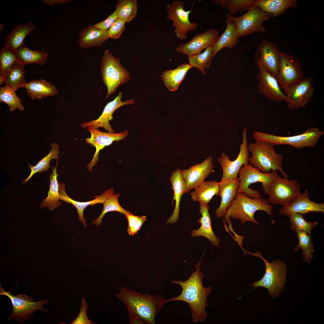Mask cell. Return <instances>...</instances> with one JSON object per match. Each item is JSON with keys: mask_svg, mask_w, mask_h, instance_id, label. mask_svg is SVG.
<instances>
[{"mask_svg": "<svg viewBox=\"0 0 324 324\" xmlns=\"http://www.w3.org/2000/svg\"><path fill=\"white\" fill-rule=\"evenodd\" d=\"M226 0H213L212 2L215 4H219L221 8L224 9L225 8Z\"/></svg>", "mask_w": 324, "mask_h": 324, "instance_id": "obj_51", "label": "cell"}, {"mask_svg": "<svg viewBox=\"0 0 324 324\" xmlns=\"http://www.w3.org/2000/svg\"><path fill=\"white\" fill-rule=\"evenodd\" d=\"M225 17L226 21L233 22L236 24L237 37L239 39L256 32L267 33L263 23L272 16V14L264 12L259 7L253 6L245 14L238 17L233 16L229 13L226 14Z\"/></svg>", "mask_w": 324, "mask_h": 324, "instance_id": "obj_9", "label": "cell"}, {"mask_svg": "<svg viewBox=\"0 0 324 324\" xmlns=\"http://www.w3.org/2000/svg\"><path fill=\"white\" fill-rule=\"evenodd\" d=\"M247 131V128L245 126L242 130V142L240 145L239 153L235 160H230L229 156L224 152L222 153L220 157L217 158L223 170L221 181L237 179L238 173L241 168L244 165L248 164L250 152L248 148Z\"/></svg>", "mask_w": 324, "mask_h": 324, "instance_id": "obj_15", "label": "cell"}, {"mask_svg": "<svg viewBox=\"0 0 324 324\" xmlns=\"http://www.w3.org/2000/svg\"><path fill=\"white\" fill-rule=\"evenodd\" d=\"M287 216L290 219V228L296 232H302L311 235L312 229L318 224L317 222H308L303 215L297 213H292Z\"/></svg>", "mask_w": 324, "mask_h": 324, "instance_id": "obj_43", "label": "cell"}, {"mask_svg": "<svg viewBox=\"0 0 324 324\" xmlns=\"http://www.w3.org/2000/svg\"><path fill=\"white\" fill-rule=\"evenodd\" d=\"M100 68L102 81L107 89L106 99L130 79L127 70L122 65L120 58L114 56L109 50L104 52Z\"/></svg>", "mask_w": 324, "mask_h": 324, "instance_id": "obj_5", "label": "cell"}, {"mask_svg": "<svg viewBox=\"0 0 324 324\" xmlns=\"http://www.w3.org/2000/svg\"><path fill=\"white\" fill-rule=\"evenodd\" d=\"M301 186L296 179L278 175L270 186L268 200L272 204L285 205L300 194Z\"/></svg>", "mask_w": 324, "mask_h": 324, "instance_id": "obj_12", "label": "cell"}, {"mask_svg": "<svg viewBox=\"0 0 324 324\" xmlns=\"http://www.w3.org/2000/svg\"><path fill=\"white\" fill-rule=\"evenodd\" d=\"M281 215L287 216L292 213L303 215L310 212H324V203H319L310 199L308 190L305 189L304 192L288 204L281 206L279 209Z\"/></svg>", "mask_w": 324, "mask_h": 324, "instance_id": "obj_22", "label": "cell"}, {"mask_svg": "<svg viewBox=\"0 0 324 324\" xmlns=\"http://www.w3.org/2000/svg\"><path fill=\"white\" fill-rule=\"evenodd\" d=\"M87 129L91 136L89 138L85 139L86 142L88 144L94 147L96 149L92 160L87 166L89 172H91L93 167L96 165L99 160L98 155L100 151L105 147L110 145L114 141L124 140L128 135V133L127 130L118 133L104 132L91 126L87 127Z\"/></svg>", "mask_w": 324, "mask_h": 324, "instance_id": "obj_16", "label": "cell"}, {"mask_svg": "<svg viewBox=\"0 0 324 324\" xmlns=\"http://www.w3.org/2000/svg\"><path fill=\"white\" fill-rule=\"evenodd\" d=\"M108 31L99 29L93 25L82 28L79 34L78 43L81 48L100 47L109 38Z\"/></svg>", "mask_w": 324, "mask_h": 324, "instance_id": "obj_24", "label": "cell"}, {"mask_svg": "<svg viewBox=\"0 0 324 324\" xmlns=\"http://www.w3.org/2000/svg\"><path fill=\"white\" fill-rule=\"evenodd\" d=\"M0 295H5L10 300L13 306V312L9 320H14L22 323L28 320L34 311L39 310L46 313L47 310L43 306L46 305L48 300L42 299L38 302H34V299L25 294H18L17 296L12 295L8 292L5 291L0 285Z\"/></svg>", "mask_w": 324, "mask_h": 324, "instance_id": "obj_10", "label": "cell"}, {"mask_svg": "<svg viewBox=\"0 0 324 324\" xmlns=\"http://www.w3.org/2000/svg\"><path fill=\"white\" fill-rule=\"evenodd\" d=\"M242 250L244 255L248 254L258 257L261 259L265 264V272L262 278L253 284H249L250 286H254L252 290L257 287H263L268 290L272 298L278 296L286 281L287 269L286 263L279 260H276L271 262H269L263 258L262 253L259 251L252 253L243 248Z\"/></svg>", "mask_w": 324, "mask_h": 324, "instance_id": "obj_6", "label": "cell"}, {"mask_svg": "<svg viewBox=\"0 0 324 324\" xmlns=\"http://www.w3.org/2000/svg\"><path fill=\"white\" fill-rule=\"evenodd\" d=\"M88 305L85 300L83 298L82 300L81 306L79 314L77 317L70 324H93L94 323L89 320L87 316L86 311Z\"/></svg>", "mask_w": 324, "mask_h": 324, "instance_id": "obj_48", "label": "cell"}, {"mask_svg": "<svg viewBox=\"0 0 324 324\" xmlns=\"http://www.w3.org/2000/svg\"><path fill=\"white\" fill-rule=\"evenodd\" d=\"M324 132L317 127H310L304 133L291 136H280L254 131L253 133L256 141L268 143L274 146L290 145L296 149L306 147H314Z\"/></svg>", "mask_w": 324, "mask_h": 324, "instance_id": "obj_8", "label": "cell"}, {"mask_svg": "<svg viewBox=\"0 0 324 324\" xmlns=\"http://www.w3.org/2000/svg\"><path fill=\"white\" fill-rule=\"evenodd\" d=\"M304 73L299 61L293 56L280 52L277 80L281 89L286 91L304 78Z\"/></svg>", "mask_w": 324, "mask_h": 324, "instance_id": "obj_13", "label": "cell"}, {"mask_svg": "<svg viewBox=\"0 0 324 324\" xmlns=\"http://www.w3.org/2000/svg\"><path fill=\"white\" fill-rule=\"evenodd\" d=\"M119 194H113L108 198L103 204V209L99 217L92 221V225H96L97 226L100 225L102 222L103 218L107 213L110 212L116 211L125 215L131 213L122 207L120 205L118 200Z\"/></svg>", "mask_w": 324, "mask_h": 324, "instance_id": "obj_41", "label": "cell"}, {"mask_svg": "<svg viewBox=\"0 0 324 324\" xmlns=\"http://www.w3.org/2000/svg\"><path fill=\"white\" fill-rule=\"evenodd\" d=\"M138 3L136 0H118L115 7L118 18L125 23L134 18L137 14Z\"/></svg>", "mask_w": 324, "mask_h": 324, "instance_id": "obj_38", "label": "cell"}, {"mask_svg": "<svg viewBox=\"0 0 324 324\" xmlns=\"http://www.w3.org/2000/svg\"><path fill=\"white\" fill-rule=\"evenodd\" d=\"M16 91L6 86L0 88V102L4 103L9 107V110L14 112L16 109L24 110L22 100L16 93Z\"/></svg>", "mask_w": 324, "mask_h": 324, "instance_id": "obj_42", "label": "cell"}, {"mask_svg": "<svg viewBox=\"0 0 324 324\" xmlns=\"http://www.w3.org/2000/svg\"><path fill=\"white\" fill-rule=\"evenodd\" d=\"M297 5L296 0H256L253 4L264 12L272 14L274 17L283 15L287 9Z\"/></svg>", "mask_w": 324, "mask_h": 324, "instance_id": "obj_30", "label": "cell"}, {"mask_svg": "<svg viewBox=\"0 0 324 324\" xmlns=\"http://www.w3.org/2000/svg\"><path fill=\"white\" fill-rule=\"evenodd\" d=\"M273 206L266 199L261 198H251L242 193H237L234 199L227 210L223 218L226 222L231 226L230 218L239 220L242 225L247 221L256 225L259 224L254 218L255 213L258 210L267 213L271 218L273 215Z\"/></svg>", "mask_w": 324, "mask_h": 324, "instance_id": "obj_3", "label": "cell"}, {"mask_svg": "<svg viewBox=\"0 0 324 324\" xmlns=\"http://www.w3.org/2000/svg\"><path fill=\"white\" fill-rule=\"evenodd\" d=\"M74 1L73 0H42L41 2L46 5L53 6L56 5L68 3Z\"/></svg>", "mask_w": 324, "mask_h": 324, "instance_id": "obj_50", "label": "cell"}, {"mask_svg": "<svg viewBox=\"0 0 324 324\" xmlns=\"http://www.w3.org/2000/svg\"><path fill=\"white\" fill-rule=\"evenodd\" d=\"M226 26L224 31L214 44L211 62L216 54L224 47L232 48L239 41L237 37L236 26L233 22L226 21Z\"/></svg>", "mask_w": 324, "mask_h": 324, "instance_id": "obj_31", "label": "cell"}, {"mask_svg": "<svg viewBox=\"0 0 324 324\" xmlns=\"http://www.w3.org/2000/svg\"><path fill=\"white\" fill-rule=\"evenodd\" d=\"M17 62L15 51L4 46L0 53V75H5Z\"/></svg>", "mask_w": 324, "mask_h": 324, "instance_id": "obj_44", "label": "cell"}, {"mask_svg": "<svg viewBox=\"0 0 324 324\" xmlns=\"http://www.w3.org/2000/svg\"><path fill=\"white\" fill-rule=\"evenodd\" d=\"M214 45H211L202 52L198 53L188 57V64L192 67L197 68L203 74L206 73V69L208 70L211 62Z\"/></svg>", "mask_w": 324, "mask_h": 324, "instance_id": "obj_39", "label": "cell"}, {"mask_svg": "<svg viewBox=\"0 0 324 324\" xmlns=\"http://www.w3.org/2000/svg\"><path fill=\"white\" fill-rule=\"evenodd\" d=\"M190 193L194 202L208 204L214 195H218L220 191L219 182L217 180L206 181L194 188Z\"/></svg>", "mask_w": 324, "mask_h": 324, "instance_id": "obj_33", "label": "cell"}, {"mask_svg": "<svg viewBox=\"0 0 324 324\" xmlns=\"http://www.w3.org/2000/svg\"><path fill=\"white\" fill-rule=\"evenodd\" d=\"M36 26L31 22L16 25L6 38L4 46L15 51L24 45V40L26 37L32 33Z\"/></svg>", "mask_w": 324, "mask_h": 324, "instance_id": "obj_28", "label": "cell"}, {"mask_svg": "<svg viewBox=\"0 0 324 324\" xmlns=\"http://www.w3.org/2000/svg\"><path fill=\"white\" fill-rule=\"evenodd\" d=\"M123 96L122 92L112 101L108 103L105 106L102 113L98 118L90 121L81 123L80 125L82 128H85L90 126L98 128H104L108 132L115 133L109 123V121L113 119L112 115L114 111L120 107L124 105H131L134 103V100L130 99L124 101L121 100Z\"/></svg>", "mask_w": 324, "mask_h": 324, "instance_id": "obj_21", "label": "cell"}, {"mask_svg": "<svg viewBox=\"0 0 324 324\" xmlns=\"http://www.w3.org/2000/svg\"><path fill=\"white\" fill-rule=\"evenodd\" d=\"M58 164L57 161L55 167L52 168V172L51 175L50 174V188L48 196L40 205L41 208L46 207L48 209L52 211L62 204V202L59 201V184L57 180L58 175L56 172Z\"/></svg>", "mask_w": 324, "mask_h": 324, "instance_id": "obj_35", "label": "cell"}, {"mask_svg": "<svg viewBox=\"0 0 324 324\" xmlns=\"http://www.w3.org/2000/svg\"><path fill=\"white\" fill-rule=\"evenodd\" d=\"M125 23L123 20L118 18L108 30L109 38L117 39L120 37L124 29Z\"/></svg>", "mask_w": 324, "mask_h": 324, "instance_id": "obj_47", "label": "cell"}, {"mask_svg": "<svg viewBox=\"0 0 324 324\" xmlns=\"http://www.w3.org/2000/svg\"><path fill=\"white\" fill-rule=\"evenodd\" d=\"M313 77L304 78L283 92L287 97V108L290 110L305 108L311 100L315 91Z\"/></svg>", "mask_w": 324, "mask_h": 324, "instance_id": "obj_14", "label": "cell"}, {"mask_svg": "<svg viewBox=\"0 0 324 324\" xmlns=\"http://www.w3.org/2000/svg\"><path fill=\"white\" fill-rule=\"evenodd\" d=\"M202 258L194 266L195 271L192 270L188 279L181 280H172L171 283L180 285L182 288L181 294L167 299V302L180 301L185 302L191 310L192 321L194 323L203 322L208 317L206 308L209 305L207 297L212 287L204 286L202 281L205 275L202 272L200 265Z\"/></svg>", "mask_w": 324, "mask_h": 324, "instance_id": "obj_1", "label": "cell"}, {"mask_svg": "<svg viewBox=\"0 0 324 324\" xmlns=\"http://www.w3.org/2000/svg\"><path fill=\"white\" fill-rule=\"evenodd\" d=\"M24 65L17 62L5 75L6 85L16 91L19 88H25L27 83L24 75Z\"/></svg>", "mask_w": 324, "mask_h": 324, "instance_id": "obj_36", "label": "cell"}, {"mask_svg": "<svg viewBox=\"0 0 324 324\" xmlns=\"http://www.w3.org/2000/svg\"><path fill=\"white\" fill-rule=\"evenodd\" d=\"M258 74V87L259 93L268 99L277 102H286L287 97L282 92L276 78L261 64L257 66Z\"/></svg>", "mask_w": 324, "mask_h": 324, "instance_id": "obj_18", "label": "cell"}, {"mask_svg": "<svg viewBox=\"0 0 324 324\" xmlns=\"http://www.w3.org/2000/svg\"><path fill=\"white\" fill-rule=\"evenodd\" d=\"M254 1V0H226L225 8L231 15L248 11L253 6Z\"/></svg>", "mask_w": 324, "mask_h": 324, "instance_id": "obj_45", "label": "cell"}, {"mask_svg": "<svg viewBox=\"0 0 324 324\" xmlns=\"http://www.w3.org/2000/svg\"><path fill=\"white\" fill-rule=\"evenodd\" d=\"M117 18L118 16L115 10L105 20L93 25L99 29L108 30Z\"/></svg>", "mask_w": 324, "mask_h": 324, "instance_id": "obj_49", "label": "cell"}, {"mask_svg": "<svg viewBox=\"0 0 324 324\" xmlns=\"http://www.w3.org/2000/svg\"><path fill=\"white\" fill-rule=\"evenodd\" d=\"M4 27V24L1 23L0 24V32H2L3 30Z\"/></svg>", "mask_w": 324, "mask_h": 324, "instance_id": "obj_53", "label": "cell"}, {"mask_svg": "<svg viewBox=\"0 0 324 324\" xmlns=\"http://www.w3.org/2000/svg\"><path fill=\"white\" fill-rule=\"evenodd\" d=\"M219 32L214 29H210L200 34H196L189 41L178 44L176 52L188 57L200 53L209 46L214 45L218 38Z\"/></svg>", "mask_w": 324, "mask_h": 324, "instance_id": "obj_20", "label": "cell"}, {"mask_svg": "<svg viewBox=\"0 0 324 324\" xmlns=\"http://www.w3.org/2000/svg\"><path fill=\"white\" fill-rule=\"evenodd\" d=\"M5 75H0V85H1L4 83H5Z\"/></svg>", "mask_w": 324, "mask_h": 324, "instance_id": "obj_52", "label": "cell"}, {"mask_svg": "<svg viewBox=\"0 0 324 324\" xmlns=\"http://www.w3.org/2000/svg\"><path fill=\"white\" fill-rule=\"evenodd\" d=\"M191 68L188 63H185L174 69L161 72L160 76L165 86L170 91H176L184 79L188 71Z\"/></svg>", "mask_w": 324, "mask_h": 324, "instance_id": "obj_32", "label": "cell"}, {"mask_svg": "<svg viewBox=\"0 0 324 324\" xmlns=\"http://www.w3.org/2000/svg\"><path fill=\"white\" fill-rule=\"evenodd\" d=\"M298 239V244L293 249L294 252H296L299 249L302 251V255L304 260L309 263L310 260L313 257L314 251V246L312 242V237L310 235L302 232H296Z\"/></svg>", "mask_w": 324, "mask_h": 324, "instance_id": "obj_40", "label": "cell"}, {"mask_svg": "<svg viewBox=\"0 0 324 324\" xmlns=\"http://www.w3.org/2000/svg\"><path fill=\"white\" fill-rule=\"evenodd\" d=\"M184 2L180 0L173 1L171 4H168L166 7V19L172 21V26L175 28V35L182 40L185 39L188 33L195 30L197 26L196 22L190 21L189 15L191 9L186 11L184 9Z\"/></svg>", "mask_w": 324, "mask_h": 324, "instance_id": "obj_11", "label": "cell"}, {"mask_svg": "<svg viewBox=\"0 0 324 324\" xmlns=\"http://www.w3.org/2000/svg\"><path fill=\"white\" fill-rule=\"evenodd\" d=\"M59 184L60 200L65 202L67 204H72L75 207L77 210L78 219L83 224L84 227H86L87 225L86 220L83 216L85 208L89 205L92 206L98 203L103 204L108 198L114 194V190L112 187L106 190L101 194L94 196L95 198L93 200L86 202H80L73 200L67 195L65 190V185L64 183L61 182L59 183Z\"/></svg>", "mask_w": 324, "mask_h": 324, "instance_id": "obj_23", "label": "cell"}, {"mask_svg": "<svg viewBox=\"0 0 324 324\" xmlns=\"http://www.w3.org/2000/svg\"><path fill=\"white\" fill-rule=\"evenodd\" d=\"M181 170L180 168H178L172 172L171 177L169 178L172 184V189L173 190L174 193L172 204L173 205L175 200V206L173 213L166 221L167 224L174 223L178 220L181 199L183 194L186 193V183L182 175Z\"/></svg>", "mask_w": 324, "mask_h": 324, "instance_id": "obj_27", "label": "cell"}, {"mask_svg": "<svg viewBox=\"0 0 324 324\" xmlns=\"http://www.w3.org/2000/svg\"><path fill=\"white\" fill-rule=\"evenodd\" d=\"M51 149L49 153L45 155L35 166H32L28 163L31 172L28 177L24 181L26 182L29 181L33 176L38 172L47 171L50 169V163L53 159L57 160L60 153L59 146L58 143H52L50 145Z\"/></svg>", "mask_w": 324, "mask_h": 324, "instance_id": "obj_37", "label": "cell"}, {"mask_svg": "<svg viewBox=\"0 0 324 324\" xmlns=\"http://www.w3.org/2000/svg\"><path fill=\"white\" fill-rule=\"evenodd\" d=\"M278 175L277 170L265 173L250 164L244 165L238 173L239 183L237 193H243L251 198L262 197L259 191L249 188L251 184L259 182L262 183L261 188L264 194L268 196L270 186Z\"/></svg>", "mask_w": 324, "mask_h": 324, "instance_id": "obj_7", "label": "cell"}, {"mask_svg": "<svg viewBox=\"0 0 324 324\" xmlns=\"http://www.w3.org/2000/svg\"><path fill=\"white\" fill-rule=\"evenodd\" d=\"M199 205V212L202 216L198 220V222L201 225L198 229L194 230L191 231V236L193 237H204L208 239L213 246L218 247L220 239L215 235L213 231L208 204L200 202Z\"/></svg>", "mask_w": 324, "mask_h": 324, "instance_id": "obj_26", "label": "cell"}, {"mask_svg": "<svg viewBox=\"0 0 324 324\" xmlns=\"http://www.w3.org/2000/svg\"><path fill=\"white\" fill-rule=\"evenodd\" d=\"M116 296L128 312L135 315L143 324H155L157 315L167 300L159 295L141 293L125 286L121 287Z\"/></svg>", "mask_w": 324, "mask_h": 324, "instance_id": "obj_2", "label": "cell"}, {"mask_svg": "<svg viewBox=\"0 0 324 324\" xmlns=\"http://www.w3.org/2000/svg\"><path fill=\"white\" fill-rule=\"evenodd\" d=\"M238 179H228L219 182L220 191L218 195L221 198L220 205L215 210L216 218H223L232 202L235 198L239 184Z\"/></svg>", "mask_w": 324, "mask_h": 324, "instance_id": "obj_25", "label": "cell"}, {"mask_svg": "<svg viewBox=\"0 0 324 324\" xmlns=\"http://www.w3.org/2000/svg\"><path fill=\"white\" fill-rule=\"evenodd\" d=\"M17 58L18 62L23 65L35 63L40 65L46 62L48 55L44 50H32L24 45L15 51Z\"/></svg>", "mask_w": 324, "mask_h": 324, "instance_id": "obj_34", "label": "cell"}, {"mask_svg": "<svg viewBox=\"0 0 324 324\" xmlns=\"http://www.w3.org/2000/svg\"><path fill=\"white\" fill-rule=\"evenodd\" d=\"M25 88L28 95L32 99L52 97L58 92L56 88L44 79H35L27 82Z\"/></svg>", "mask_w": 324, "mask_h": 324, "instance_id": "obj_29", "label": "cell"}, {"mask_svg": "<svg viewBox=\"0 0 324 324\" xmlns=\"http://www.w3.org/2000/svg\"><path fill=\"white\" fill-rule=\"evenodd\" d=\"M280 52L276 44L264 40L254 54L255 64L256 66L259 64H262L277 79L280 62Z\"/></svg>", "mask_w": 324, "mask_h": 324, "instance_id": "obj_17", "label": "cell"}, {"mask_svg": "<svg viewBox=\"0 0 324 324\" xmlns=\"http://www.w3.org/2000/svg\"><path fill=\"white\" fill-rule=\"evenodd\" d=\"M125 216L128 222L127 232L129 235L133 236L140 230L146 220V216L144 215L138 216L131 213L125 215Z\"/></svg>", "mask_w": 324, "mask_h": 324, "instance_id": "obj_46", "label": "cell"}, {"mask_svg": "<svg viewBox=\"0 0 324 324\" xmlns=\"http://www.w3.org/2000/svg\"><path fill=\"white\" fill-rule=\"evenodd\" d=\"M248 148L251 154L249 158L250 165L263 173L278 170L284 177H288L282 168L283 155L275 152L273 146L265 142L256 141L248 145Z\"/></svg>", "mask_w": 324, "mask_h": 324, "instance_id": "obj_4", "label": "cell"}, {"mask_svg": "<svg viewBox=\"0 0 324 324\" xmlns=\"http://www.w3.org/2000/svg\"><path fill=\"white\" fill-rule=\"evenodd\" d=\"M214 172L212 157H209L202 162L188 169L181 170L182 175L186 183V193H190L191 190L203 183Z\"/></svg>", "mask_w": 324, "mask_h": 324, "instance_id": "obj_19", "label": "cell"}]
</instances>
